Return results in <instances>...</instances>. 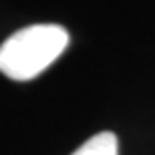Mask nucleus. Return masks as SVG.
Wrapping results in <instances>:
<instances>
[{"mask_svg": "<svg viewBox=\"0 0 155 155\" xmlns=\"http://www.w3.org/2000/svg\"><path fill=\"white\" fill-rule=\"evenodd\" d=\"M61 24H32L16 30L0 45V73L12 81H32L45 73L69 46Z\"/></svg>", "mask_w": 155, "mask_h": 155, "instance_id": "1", "label": "nucleus"}, {"mask_svg": "<svg viewBox=\"0 0 155 155\" xmlns=\"http://www.w3.org/2000/svg\"><path fill=\"white\" fill-rule=\"evenodd\" d=\"M73 155H119V141L111 131H101L81 145Z\"/></svg>", "mask_w": 155, "mask_h": 155, "instance_id": "2", "label": "nucleus"}]
</instances>
